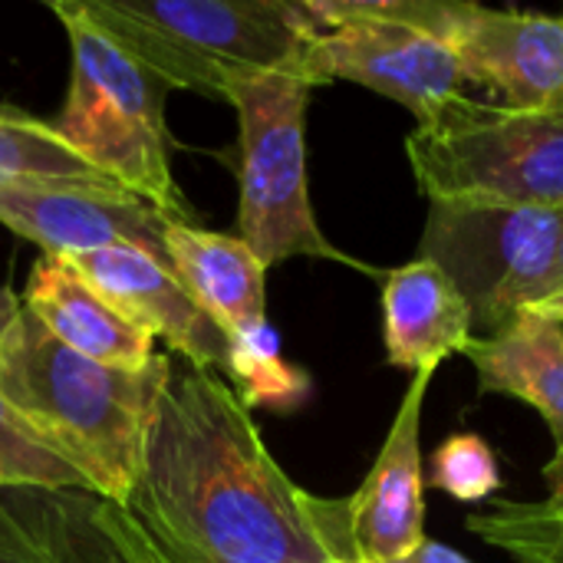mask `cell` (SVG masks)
<instances>
[{"instance_id": "2e32d148", "label": "cell", "mask_w": 563, "mask_h": 563, "mask_svg": "<svg viewBox=\"0 0 563 563\" xmlns=\"http://www.w3.org/2000/svg\"><path fill=\"white\" fill-rule=\"evenodd\" d=\"M462 356L475 366L485 396H508L541 412L563 449V323L521 310L492 336H475Z\"/></svg>"}, {"instance_id": "603a6c76", "label": "cell", "mask_w": 563, "mask_h": 563, "mask_svg": "<svg viewBox=\"0 0 563 563\" xmlns=\"http://www.w3.org/2000/svg\"><path fill=\"white\" fill-rule=\"evenodd\" d=\"M406 563H472L468 558H462L459 551H452L449 544H439V541H422L409 558H406Z\"/></svg>"}, {"instance_id": "3957f363", "label": "cell", "mask_w": 563, "mask_h": 563, "mask_svg": "<svg viewBox=\"0 0 563 563\" xmlns=\"http://www.w3.org/2000/svg\"><path fill=\"white\" fill-rule=\"evenodd\" d=\"M89 20L172 89L228 102L267 73L310 82V0H79ZM313 86V82H310Z\"/></svg>"}, {"instance_id": "d6986e66", "label": "cell", "mask_w": 563, "mask_h": 563, "mask_svg": "<svg viewBox=\"0 0 563 563\" xmlns=\"http://www.w3.org/2000/svg\"><path fill=\"white\" fill-rule=\"evenodd\" d=\"M224 383L238 393V399L254 409V406H297L310 383L303 373H297L290 363L280 356L277 333L271 323H261L254 330L228 336V376Z\"/></svg>"}, {"instance_id": "6da1fadb", "label": "cell", "mask_w": 563, "mask_h": 563, "mask_svg": "<svg viewBox=\"0 0 563 563\" xmlns=\"http://www.w3.org/2000/svg\"><path fill=\"white\" fill-rule=\"evenodd\" d=\"M119 563H360L346 498L290 482L238 393L172 356L145 419L139 475L96 501Z\"/></svg>"}, {"instance_id": "ac0fdd59", "label": "cell", "mask_w": 563, "mask_h": 563, "mask_svg": "<svg viewBox=\"0 0 563 563\" xmlns=\"http://www.w3.org/2000/svg\"><path fill=\"white\" fill-rule=\"evenodd\" d=\"M0 178L16 181H79V185H115L66 148L49 122L0 102Z\"/></svg>"}, {"instance_id": "7a4b0ae2", "label": "cell", "mask_w": 563, "mask_h": 563, "mask_svg": "<svg viewBox=\"0 0 563 563\" xmlns=\"http://www.w3.org/2000/svg\"><path fill=\"white\" fill-rule=\"evenodd\" d=\"M168 363L172 353H155L145 369L92 363L23 307L0 343V402L99 501L119 505L135 485L145 419Z\"/></svg>"}, {"instance_id": "484cf974", "label": "cell", "mask_w": 563, "mask_h": 563, "mask_svg": "<svg viewBox=\"0 0 563 563\" xmlns=\"http://www.w3.org/2000/svg\"><path fill=\"white\" fill-rule=\"evenodd\" d=\"M528 310H534V313H541V317H551V320L563 323V290L544 297V300H538V303H531Z\"/></svg>"}, {"instance_id": "4316f807", "label": "cell", "mask_w": 563, "mask_h": 563, "mask_svg": "<svg viewBox=\"0 0 563 563\" xmlns=\"http://www.w3.org/2000/svg\"><path fill=\"white\" fill-rule=\"evenodd\" d=\"M563 290V234H561V247H558V261H554V271H551V280H548V290H544V297H551V294H558ZM541 297V300H544Z\"/></svg>"}, {"instance_id": "d4e9b609", "label": "cell", "mask_w": 563, "mask_h": 563, "mask_svg": "<svg viewBox=\"0 0 563 563\" xmlns=\"http://www.w3.org/2000/svg\"><path fill=\"white\" fill-rule=\"evenodd\" d=\"M20 310H23V303L16 300V294L7 290V287H0V343L7 336V330L13 327V320L20 317Z\"/></svg>"}, {"instance_id": "4fadbf2b", "label": "cell", "mask_w": 563, "mask_h": 563, "mask_svg": "<svg viewBox=\"0 0 563 563\" xmlns=\"http://www.w3.org/2000/svg\"><path fill=\"white\" fill-rule=\"evenodd\" d=\"M383 343L396 369L435 373L475 340L472 310L455 284L426 257L383 271Z\"/></svg>"}, {"instance_id": "7402d4cb", "label": "cell", "mask_w": 563, "mask_h": 563, "mask_svg": "<svg viewBox=\"0 0 563 563\" xmlns=\"http://www.w3.org/2000/svg\"><path fill=\"white\" fill-rule=\"evenodd\" d=\"M426 485H432L465 505L488 501L501 488L498 459L482 435H472V432L449 435L432 452Z\"/></svg>"}, {"instance_id": "8fae6325", "label": "cell", "mask_w": 563, "mask_h": 563, "mask_svg": "<svg viewBox=\"0 0 563 563\" xmlns=\"http://www.w3.org/2000/svg\"><path fill=\"white\" fill-rule=\"evenodd\" d=\"M73 271L135 330L165 340L172 356L228 376V336L191 300L178 274L139 247H102L66 257Z\"/></svg>"}, {"instance_id": "ffe728a7", "label": "cell", "mask_w": 563, "mask_h": 563, "mask_svg": "<svg viewBox=\"0 0 563 563\" xmlns=\"http://www.w3.org/2000/svg\"><path fill=\"white\" fill-rule=\"evenodd\" d=\"M465 525L515 563H563V515L544 501H501Z\"/></svg>"}, {"instance_id": "277c9868", "label": "cell", "mask_w": 563, "mask_h": 563, "mask_svg": "<svg viewBox=\"0 0 563 563\" xmlns=\"http://www.w3.org/2000/svg\"><path fill=\"white\" fill-rule=\"evenodd\" d=\"M69 36V92L49 122L56 139L86 165L139 195L172 224H195L175 185L165 99L172 86L109 40L79 0H49Z\"/></svg>"}, {"instance_id": "9c48e42d", "label": "cell", "mask_w": 563, "mask_h": 563, "mask_svg": "<svg viewBox=\"0 0 563 563\" xmlns=\"http://www.w3.org/2000/svg\"><path fill=\"white\" fill-rule=\"evenodd\" d=\"M389 7L442 40L465 79L492 86L501 106L563 115V16L465 0H389Z\"/></svg>"}, {"instance_id": "cb8c5ba5", "label": "cell", "mask_w": 563, "mask_h": 563, "mask_svg": "<svg viewBox=\"0 0 563 563\" xmlns=\"http://www.w3.org/2000/svg\"><path fill=\"white\" fill-rule=\"evenodd\" d=\"M544 485H548V498H544V505L563 515V449H558V452H554V459L544 465Z\"/></svg>"}, {"instance_id": "5b68a950", "label": "cell", "mask_w": 563, "mask_h": 563, "mask_svg": "<svg viewBox=\"0 0 563 563\" xmlns=\"http://www.w3.org/2000/svg\"><path fill=\"white\" fill-rule=\"evenodd\" d=\"M406 155L429 205L563 211V115L459 96L416 122Z\"/></svg>"}, {"instance_id": "52a82bcc", "label": "cell", "mask_w": 563, "mask_h": 563, "mask_svg": "<svg viewBox=\"0 0 563 563\" xmlns=\"http://www.w3.org/2000/svg\"><path fill=\"white\" fill-rule=\"evenodd\" d=\"M563 211L429 205L419 254L465 297L475 336H492L548 290Z\"/></svg>"}, {"instance_id": "8992f818", "label": "cell", "mask_w": 563, "mask_h": 563, "mask_svg": "<svg viewBox=\"0 0 563 563\" xmlns=\"http://www.w3.org/2000/svg\"><path fill=\"white\" fill-rule=\"evenodd\" d=\"M313 86L290 73H267L234 86L228 106L241 125L238 238L264 267L317 257L383 280V271L343 254L320 231L307 185V106Z\"/></svg>"}, {"instance_id": "7c38bea8", "label": "cell", "mask_w": 563, "mask_h": 563, "mask_svg": "<svg viewBox=\"0 0 563 563\" xmlns=\"http://www.w3.org/2000/svg\"><path fill=\"white\" fill-rule=\"evenodd\" d=\"M435 373H416L386 432V442L346 498L350 538L360 563L406 561L426 541V472H422V406Z\"/></svg>"}, {"instance_id": "e0dca14e", "label": "cell", "mask_w": 563, "mask_h": 563, "mask_svg": "<svg viewBox=\"0 0 563 563\" xmlns=\"http://www.w3.org/2000/svg\"><path fill=\"white\" fill-rule=\"evenodd\" d=\"M96 495L0 492V563H119L96 528Z\"/></svg>"}, {"instance_id": "44dd1931", "label": "cell", "mask_w": 563, "mask_h": 563, "mask_svg": "<svg viewBox=\"0 0 563 563\" xmlns=\"http://www.w3.org/2000/svg\"><path fill=\"white\" fill-rule=\"evenodd\" d=\"M36 488V492H89L86 478L36 442L23 422L0 402V492Z\"/></svg>"}, {"instance_id": "ba28073f", "label": "cell", "mask_w": 563, "mask_h": 563, "mask_svg": "<svg viewBox=\"0 0 563 563\" xmlns=\"http://www.w3.org/2000/svg\"><path fill=\"white\" fill-rule=\"evenodd\" d=\"M320 23L307 73L310 82L346 79L399 106L416 122L465 96V73L429 30L393 13L389 0H310Z\"/></svg>"}, {"instance_id": "30bf717a", "label": "cell", "mask_w": 563, "mask_h": 563, "mask_svg": "<svg viewBox=\"0 0 563 563\" xmlns=\"http://www.w3.org/2000/svg\"><path fill=\"white\" fill-rule=\"evenodd\" d=\"M0 224L56 257L139 247L168 264L165 231L172 221L119 185L0 178Z\"/></svg>"}, {"instance_id": "5bb4252c", "label": "cell", "mask_w": 563, "mask_h": 563, "mask_svg": "<svg viewBox=\"0 0 563 563\" xmlns=\"http://www.w3.org/2000/svg\"><path fill=\"white\" fill-rule=\"evenodd\" d=\"M23 307L73 353L119 369H145L155 340L125 323L66 257L43 254L26 280Z\"/></svg>"}, {"instance_id": "9a60e30c", "label": "cell", "mask_w": 563, "mask_h": 563, "mask_svg": "<svg viewBox=\"0 0 563 563\" xmlns=\"http://www.w3.org/2000/svg\"><path fill=\"white\" fill-rule=\"evenodd\" d=\"M165 251L191 300L224 336L267 323V267L241 238L198 224H168Z\"/></svg>"}]
</instances>
